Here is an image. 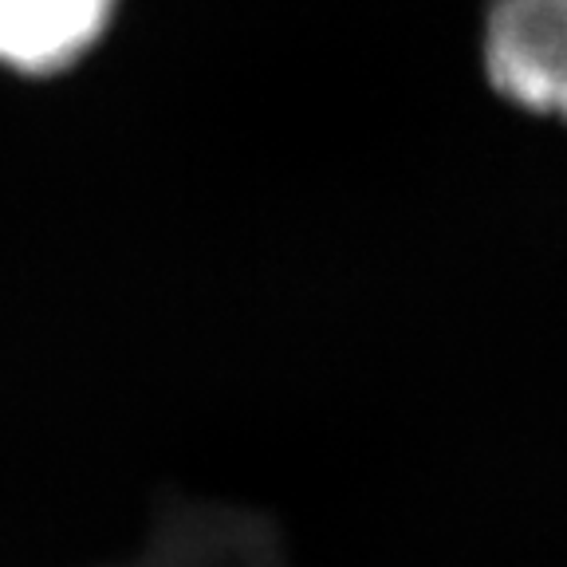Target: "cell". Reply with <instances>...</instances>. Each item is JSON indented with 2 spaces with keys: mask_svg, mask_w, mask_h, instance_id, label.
Returning a JSON list of instances; mask_svg holds the SVG:
<instances>
[{
  "mask_svg": "<svg viewBox=\"0 0 567 567\" xmlns=\"http://www.w3.org/2000/svg\"><path fill=\"white\" fill-rule=\"evenodd\" d=\"M481 63L505 103L567 123V0H493Z\"/></svg>",
  "mask_w": 567,
  "mask_h": 567,
  "instance_id": "cell-1",
  "label": "cell"
},
{
  "mask_svg": "<svg viewBox=\"0 0 567 567\" xmlns=\"http://www.w3.org/2000/svg\"><path fill=\"white\" fill-rule=\"evenodd\" d=\"M115 0H0V63L44 75L91 52Z\"/></svg>",
  "mask_w": 567,
  "mask_h": 567,
  "instance_id": "cell-2",
  "label": "cell"
}]
</instances>
